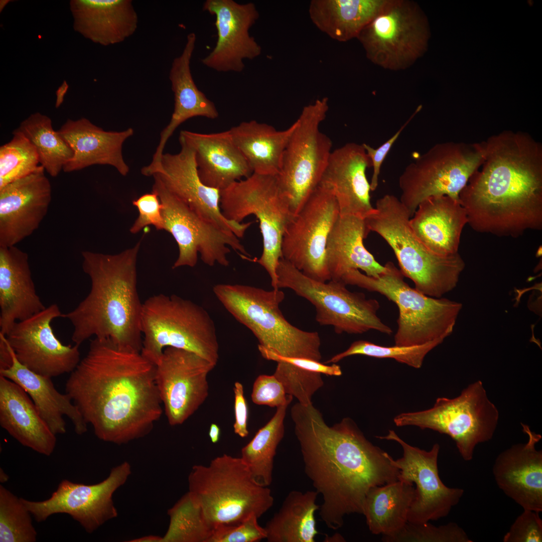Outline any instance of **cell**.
<instances>
[{
    "instance_id": "cell-1",
    "label": "cell",
    "mask_w": 542,
    "mask_h": 542,
    "mask_svg": "<svg viewBox=\"0 0 542 542\" xmlns=\"http://www.w3.org/2000/svg\"><path fill=\"white\" fill-rule=\"evenodd\" d=\"M305 472L323 503L322 520L336 530L344 517L362 514L366 496L375 486L398 480V470L390 456L373 445L350 418L328 426L312 403L291 408Z\"/></svg>"
},
{
    "instance_id": "cell-2",
    "label": "cell",
    "mask_w": 542,
    "mask_h": 542,
    "mask_svg": "<svg viewBox=\"0 0 542 542\" xmlns=\"http://www.w3.org/2000/svg\"><path fill=\"white\" fill-rule=\"evenodd\" d=\"M155 370L141 352L94 338L71 372L66 393L98 439L127 444L148 435L162 415Z\"/></svg>"
},
{
    "instance_id": "cell-3",
    "label": "cell",
    "mask_w": 542,
    "mask_h": 542,
    "mask_svg": "<svg viewBox=\"0 0 542 542\" xmlns=\"http://www.w3.org/2000/svg\"><path fill=\"white\" fill-rule=\"evenodd\" d=\"M483 163L459 194L475 231L516 237L542 228V146L504 130L484 141Z\"/></svg>"
},
{
    "instance_id": "cell-4",
    "label": "cell",
    "mask_w": 542,
    "mask_h": 542,
    "mask_svg": "<svg viewBox=\"0 0 542 542\" xmlns=\"http://www.w3.org/2000/svg\"><path fill=\"white\" fill-rule=\"evenodd\" d=\"M141 240L116 254L82 252L90 292L73 310L62 313L73 327L80 346L91 336L108 339L119 348L141 352L143 304L137 288V261Z\"/></svg>"
},
{
    "instance_id": "cell-5",
    "label": "cell",
    "mask_w": 542,
    "mask_h": 542,
    "mask_svg": "<svg viewBox=\"0 0 542 542\" xmlns=\"http://www.w3.org/2000/svg\"><path fill=\"white\" fill-rule=\"evenodd\" d=\"M411 218L399 199L386 194L377 199L365 221L369 230L379 234L391 247L401 272L413 282L415 289L442 298L457 286L464 261L458 252L443 256L429 250L412 230Z\"/></svg>"
},
{
    "instance_id": "cell-6",
    "label": "cell",
    "mask_w": 542,
    "mask_h": 542,
    "mask_svg": "<svg viewBox=\"0 0 542 542\" xmlns=\"http://www.w3.org/2000/svg\"><path fill=\"white\" fill-rule=\"evenodd\" d=\"M213 291L226 310L254 335L260 352L320 361L319 333L302 330L286 319L279 307L283 291L225 284L215 285Z\"/></svg>"
},
{
    "instance_id": "cell-7",
    "label": "cell",
    "mask_w": 542,
    "mask_h": 542,
    "mask_svg": "<svg viewBox=\"0 0 542 542\" xmlns=\"http://www.w3.org/2000/svg\"><path fill=\"white\" fill-rule=\"evenodd\" d=\"M384 265L385 270L377 277L350 269L341 281L346 285L378 293L396 304L398 316L395 345H419L450 336L463 305L425 295L404 281V276L393 262L388 261Z\"/></svg>"
},
{
    "instance_id": "cell-8",
    "label": "cell",
    "mask_w": 542,
    "mask_h": 542,
    "mask_svg": "<svg viewBox=\"0 0 542 542\" xmlns=\"http://www.w3.org/2000/svg\"><path fill=\"white\" fill-rule=\"evenodd\" d=\"M189 491L214 528L261 517L274 504L268 487L258 484L240 457L224 454L208 465H194L188 477Z\"/></svg>"
},
{
    "instance_id": "cell-9",
    "label": "cell",
    "mask_w": 542,
    "mask_h": 542,
    "mask_svg": "<svg viewBox=\"0 0 542 542\" xmlns=\"http://www.w3.org/2000/svg\"><path fill=\"white\" fill-rule=\"evenodd\" d=\"M141 354L155 365L165 348L194 352L216 365L219 344L214 323L207 311L193 302L163 294L143 303Z\"/></svg>"
},
{
    "instance_id": "cell-10",
    "label": "cell",
    "mask_w": 542,
    "mask_h": 542,
    "mask_svg": "<svg viewBox=\"0 0 542 542\" xmlns=\"http://www.w3.org/2000/svg\"><path fill=\"white\" fill-rule=\"evenodd\" d=\"M220 206L224 217L242 223L254 215L259 222L263 250L256 261L266 270L274 289H278L277 267L282 258V242L293 215L277 175L253 173L221 191Z\"/></svg>"
},
{
    "instance_id": "cell-11",
    "label": "cell",
    "mask_w": 542,
    "mask_h": 542,
    "mask_svg": "<svg viewBox=\"0 0 542 542\" xmlns=\"http://www.w3.org/2000/svg\"><path fill=\"white\" fill-rule=\"evenodd\" d=\"M483 142L438 143L417 156L398 179L400 201L412 217L419 204L432 196L459 194L485 159Z\"/></svg>"
},
{
    "instance_id": "cell-12",
    "label": "cell",
    "mask_w": 542,
    "mask_h": 542,
    "mask_svg": "<svg viewBox=\"0 0 542 542\" xmlns=\"http://www.w3.org/2000/svg\"><path fill=\"white\" fill-rule=\"evenodd\" d=\"M278 289L289 288L316 309V320L332 326L337 334H360L373 330L390 335L392 330L377 315L379 302L362 292H351L342 281L328 283L310 278L281 258L277 267Z\"/></svg>"
},
{
    "instance_id": "cell-13",
    "label": "cell",
    "mask_w": 542,
    "mask_h": 542,
    "mask_svg": "<svg viewBox=\"0 0 542 542\" xmlns=\"http://www.w3.org/2000/svg\"><path fill=\"white\" fill-rule=\"evenodd\" d=\"M499 413L488 398L482 382L469 384L453 398L439 397L432 408L403 413L393 419L396 426H415L450 436L462 458L473 457L476 446L491 440L495 432Z\"/></svg>"
},
{
    "instance_id": "cell-14",
    "label": "cell",
    "mask_w": 542,
    "mask_h": 542,
    "mask_svg": "<svg viewBox=\"0 0 542 542\" xmlns=\"http://www.w3.org/2000/svg\"><path fill=\"white\" fill-rule=\"evenodd\" d=\"M328 109L327 97L304 106L284 151L277 177L293 216L319 186L331 154L332 141L319 128Z\"/></svg>"
},
{
    "instance_id": "cell-15",
    "label": "cell",
    "mask_w": 542,
    "mask_h": 542,
    "mask_svg": "<svg viewBox=\"0 0 542 542\" xmlns=\"http://www.w3.org/2000/svg\"><path fill=\"white\" fill-rule=\"evenodd\" d=\"M428 22L417 3L385 0L357 37L373 63L393 71L411 66L427 50Z\"/></svg>"
},
{
    "instance_id": "cell-16",
    "label": "cell",
    "mask_w": 542,
    "mask_h": 542,
    "mask_svg": "<svg viewBox=\"0 0 542 542\" xmlns=\"http://www.w3.org/2000/svg\"><path fill=\"white\" fill-rule=\"evenodd\" d=\"M152 191L158 195L162 205L164 230L176 240L179 255L173 268L194 267L200 254L202 261L212 266L218 263L227 266L230 248L248 256L239 238L205 220L170 192L160 179L153 176Z\"/></svg>"
},
{
    "instance_id": "cell-17",
    "label": "cell",
    "mask_w": 542,
    "mask_h": 542,
    "mask_svg": "<svg viewBox=\"0 0 542 542\" xmlns=\"http://www.w3.org/2000/svg\"><path fill=\"white\" fill-rule=\"evenodd\" d=\"M339 216L334 195L319 185L288 223L282 242V258L310 278L322 282L331 280L326 244Z\"/></svg>"
},
{
    "instance_id": "cell-18",
    "label": "cell",
    "mask_w": 542,
    "mask_h": 542,
    "mask_svg": "<svg viewBox=\"0 0 542 542\" xmlns=\"http://www.w3.org/2000/svg\"><path fill=\"white\" fill-rule=\"evenodd\" d=\"M131 474L130 464L124 461L111 468L108 477L98 483L87 485L64 479L45 500L21 499L37 522L44 521L54 514L66 513L87 533H92L117 516L113 495Z\"/></svg>"
},
{
    "instance_id": "cell-19",
    "label": "cell",
    "mask_w": 542,
    "mask_h": 542,
    "mask_svg": "<svg viewBox=\"0 0 542 542\" xmlns=\"http://www.w3.org/2000/svg\"><path fill=\"white\" fill-rule=\"evenodd\" d=\"M376 437L395 441L402 448V457L396 460L391 457L390 461L398 470V480L416 484L408 522L425 523L447 516L459 503L464 491L448 487L441 481L438 468L439 445L435 444L430 451L422 450L406 443L393 430H389L385 436Z\"/></svg>"
},
{
    "instance_id": "cell-20",
    "label": "cell",
    "mask_w": 542,
    "mask_h": 542,
    "mask_svg": "<svg viewBox=\"0 0 542 542\" xmlns=\"http://www.w3.org/2000/svg\"><path fill=\"white\" fill-rule=\"evenodd\" d=\"M216 365L182 349H164L156 365L155 380L171 426L182 424L204 402L209 394L207 376Z\"/></svg>"
},
{
    "instance_id": "cell-21",
    "label": "cell",
    "mask_w": 542,
    "mask_h": 542,
    "mask_svg": "<svg viewBox=\"0 0 542 542\" xmlns=\"http://www.w3.org/2000/svg\"><path fill=\"white\" fill-rule=\"evenodd\" d=\"M62 314L52 304L17 322L5 335L17 360L36 373L52 378L71 373L80 361L79 346L62 344L53 331L51 323Z\"/></svg>"
},
{
    "instance_id": "cell-22",
    "label": "cell",
    "mask_w": 542,
    "mask_h": 542,
    "mask_svg": "<svg viewBox=\"0 0 542 542\" xmlns=\"http://www.w3.org/2000/svg\"><path fill=\"white\" fill-rule=\"evenodd\" d=\"M179 153L163 154L151 176L195 213L218 228L242 237L253 222L238 223L226 219L220 206L221 191L205 185L199 176L193 149L179 139Z\"/></svg>"
},
{
    "instance_id": "cell-23",
    "label": "cell",
    "mask_w": 542,
    "mask_h": 542,
    "mask_svg": "<svg viewBox=\"0 0 542 542\" xmlns=\"http://www.w3.org/2000/svg\"><path fill=\"white\" fill-rule=\"evenodd\" d=\"M203 10L215 16L217 40L202 63L219 72H241L244 59L252 60L261 52V47L249 33L259 18L255 6L233 0H207Z\"/></svg>"
},
{
    "instance_id": "cell-24",
    "label": "cell",
    "mask_w": 542,
    "mask_h": 542,
    "mask_svg": "<svg viewBox=\"0 0 542 542\" xmlns=\"http://www.w3.org/2000/svg\"><path fill=\"white\" fill-rule=\"evenodd\" d=\"M40 165L32 173L0 188V246H13L31 235L46 216L50 182Z\"/></svg>"
},
{
    "instance_id": "cell-25",
    "label": "cell",
    "mask_w": 542,
    "mask_h": 542,
    "mask_svg": "<svg viewBox=\"0 0 542 542\" xmlns=\"http://www.w3.org/2000/svg\"><path fill=\"white\" fill-rule=\"evenodd\" d=\"M528 440L501 452L493 466L499 488L523 509L542 511V452L536 449L540 434L521 424Z\"/></svg>"
},
{
    "instance_id": "cell-26",
    "label": "cell",
    "mask_w": 542,
    "mask_h": 542,
    "mask_svg": "<svg viewBox=\"0 0 542 542\" xmlns=\"http://www.w3.org/2000/svg\"><path fill=\"white\" fill-rule=\"evenodd\" d=\"M371 167L362 144L349 143L332 151L319 185L334 195L340 215H353L365 219L373 211L366 174Z\"/></svg>"
},
{
    "instance_id": "cell-27",
    "label": "cell",
    "mask_w": 542,
    "mask_h": 542,
    "mask_svg": "<svg viewBox=\"0 0 542 542\" xmlns=\"http://www.w3.org/2000/svg\"><path fill=\"white\" fill-rule=\"evenodd\" d=\"M179 139L194 150L199 176L209 187L222 191L253 173L229 130L211 133L184 130Z\"/></svg>"
},
{
    "instance_id": "cell-28",
    "label": "cell",
    "mask_w": 542,
    "mask_h": 542,
    "mask_svg": "<svg viewBox=\"0 0 542 542\" xmlns=\"http://www.w3.org/2000/svg\"><path fill=\"white\" fill-rule=\"evenodd\" d=\"M73 152L71 159L63 168L65 172L82 170L94 165L113 167L122 176L129 167L122 155L124 142L133 134V128L106 131L85 118L67 119L57 130Z\"/></svg>"
},
{
    "instance_id": "cell-29",
    "label": "cell",
    "mask_w": 542,
    "mask_h": 542,
    "mask_svg": "<svg viewBox=\"0 0 542 542\" xmlns=\"http://www.w3.org/2000/svg\"><path fill=\"white\" fill-rule=\"evenodd\" d=\"M37 295L28 254L16 246H0V333L45 309Z\"/></svg>"
},
{
    "instance_id": "cell-30",
    "label": "cell",
    "mask_w": 542,
    "mask_h": 542,
    "mask_svg": "<svg viewBox=\"0 0 542 542\" xmlns=\"http://www.w3.org/2000/svg\"><path fill=\"white\" fill-rule=\"evenodd\" d=\"M73 29L93 43L109 46L132 35L138 17L130 0H71Z\"/></svg>"
},
{
    "instance_id": "cell-31",
    "label": "cell",
    "mask_w": 542,
    "mask_h": 542,
    "mask_svg": "<svg viewBox=\"0 0 542 542\" xmlns=\"http://www.w3.org/2000/svg\"><path fill=\"white\" fill-rule=\"evenodd\" d=\"M410 223L416 236L429 250L447 256L458 252L468 218L460 201L447 195L435 196L419 204Z\"/></svg>"
},
{
    "instance_id": "cell-32",
    "label": "cell",
    "mask_w": 542,
    "mask_h": 542,
    "mask_svg": "<svg viewBox=\"0 0 542 542\" xmlns=\"http://www.w3.org/2000/svg\"><path fill=\"white\" fill-rule=\"evenodd\" d=\"M0 425L22 445L50 456L56 435L42 419L28 394L12 380L0 376Z\"/></svg>"
},
{
    "instance_id": "cell-33",
    "label": "cell",
    "mask_w": 542,
    "mask_h": 542,
    "mask_svg": "<svg viewBox=\"0 0 542 542\" xmlns=\"http://www.w3.org/2000/svg\"><path fill=\"white\" fill-rule=\"evenodd\" d=\"M13 362L6 369H0V376L15 382L28 394L40 415L55 435L66 432L64 416L72 422L74 431L81 435L87 431V424L77 407L67 394L59 392L51 377L30 370L16 358L12 350Z\"/></svg>"
},
{
    "instance_id": "cell-34",
    "label": "cell",
    "mask_w": 542,
    "mask_h": 542,
    "mask_svg": "<svg viewBox=\"0 0 542 542\" xmlns=\"http://www.w3.org/2000/svg\"><path fill=\"white\" fill-rule=\"evenodd\" d=\"M369 232L364 218L339 215L326 244V262L331 280L341 281L350 269H361L367 276L375 278L385 270L384 265L364 245L363 240Z\"/></svg>"
},
{
    "instance_id": "cell-35",
    "label": "cell",
    "mask_w": 542,
    "mask_h": 542,
    "mask_svg": "<svg viewBox=\"0 0 542 542\" xmlns=\"http://www.w3.org/2000/svg\"><path fill=\"white\" fill-rule=\"evenodd\" d=\"M196 40L194 33L189 34L183 51L174 58L169 73V79L174 95V108L169 124L162 131L160 140L153 155L159 161L166 144L175 129L190 118L203 116L214 119L218 116L215 105L196 85L190 70V61Z\"/></svg>"
},
{
    "instance_id": "cell-36",
    "label": "cell",
    "mask_w": 542,
    "mask_h": 542,
    "mask_svg": "<svg viewBox=\"0 0 542 542\" xmlns=\"http://www.w3.org/2000/svg\"><path fill=\"white\" fill-rule=\"evenodd\" d=\"M296 126L278 130L265 123L243 121L229 129L231 137L253 173L277 175L284 151Z\"/></svg>"
},
{
    "instance_id": "cell-37",
    "label": "cell",
    "mask_w": 542,
    "mask_h": 542,
    "mask_svg": "<svg viewBox=\"0 0 542 542\" xmlns=\"http://www.w3.org/2000/svg\"><path fill=\"white\" fill-rule=\"evenodd\" d=\"M385 0H312L309 14L312 23L332 39L341 42L357 38Z\"/></svg>"
},
{
    "instance_id": "cell-38",
    "label": "cell",
    "mask_w": 542,
    "mask_h": 542,
    "mask_svg": "<svg viewBox=\"0 0 542 542\" xmlns=\"http://www.w3.org/2000/svg\"><path fill=\"white\" fill-rule=\"evenodd\" d=\"M415 491L413 483L400 480L371 488L363 512L370 532L382 538L398 533L408 522Z\"/></svg>"
},
{
    "instance_id": "cell-39",
    "label": "cell",
    "mask_w": 542,
    "mask_h": 542,
    "mask_svg": "<svg viewBox=\"0 0 542 542\" xmlns=\"http://www.w3.org/2000/svg\"><path fill=\"white\" fill-rule=\"evenodd\" d=\"M316 491H290L264 528L268 542H315L318 533L315 513Z\"/></svg>"
},
{
    "instance_id": "cell-40",
    "label": "cell",
    "mask_w": 542,
    "mask_h": 542,
    "mask_svg": "<svg viewBox=\"0 0 542 542\" xmlns=\"http://www.w3.org/2000/svg\"><path fill=\"white\" fill-rule=\"evenodd\" d=\"M260 353L264 358L278 363L274 375L282 383L286 393L295 396L299 402L304 405L312 403V396L323 385L321 374L333 376L342 374L340 366L335 363L327 365L310 359Z\"/></svg>"
},
{
    "instance_id": "cell-41",
    "label": "cell",
    "mask_w": 542,
    "mask_h": 542,
    "mask_svg": "<svg viewBox=\"0 0 542 542\" xmlns=\"http://www.w3.org/2000/svg\"><path fill=\"white\" fill-rule=\"evenodd\" d=\"M289 404L277 408L274 417L241 449L240 458L255 481L263 486L268 487L273 480L274 457L284 436V421Z\"/></svg>"
},
{
    "instance_id": "cell-42",
    "label": "cell",
    "mask_w": 542,
    "mask_h": 542,
    "mask_svg": "<svg viewBox=\"0 0 542 542\" xmlns=\"http://www.w3.org/2000/svg\"><path fill=\"white\" fill-rule=\"evenodd\" d=\"M14 130L32 144L40 165L52 177L57 176L73 157L71 147L58 131L53 129L51 119L46 115L38 112L32 114Z\"/></svg>"
},
{
    "instance_id": "cell-43",
    "label": "cell",
    "mask_w": 542,
    "mask_h": 542,
    "mask_svg": "<svg viewBox=\"0 0 542 542\" xmlns=\"http://www.w3.org/2000/svg\"><path fill=\"white\" fill-rule=\"evenodd\" d=\"M170 518L162 542H208L214 527L188 491L168 510Z\"/></svg>"
},
{
    "instance_id": "cell-44",
    "label": "cell",
    "mask_w": 542,
    "mask_h": 542,
    "mask_svg": "<svg viewBox=\"0 0 542 542\" xmlns=\"http://www.w3.org/2000/svg\"><path fill=\"white\" fill-rule=\"evenodd\" d=\"M31 515L21 498L0 485L1 542L36 541Z\"/></svg>"
},
{
    "instance_id": "cell-45",
    "label": "cell",
    "mask_w": 542,
    "mask_h": 542,
    "mask_svg": "<svg viewBox=\"0 0 542 542\" xmlns=\"http://www.w3.org/2000/svg\"><path fill=\"white\" fill-rule=\"evenodd\" d=\"M444 340L438 339L414 346H383L365 340L353 342L345 351L336 354L325 362L335 363L351 355H362L377 358H392L416 368H420L427 354Z\"/></svg>"
},
{
    "instance_id": "cell-46",
    "label": "cell",
    "mask_w": 542,
    "mask_h": 542,
    "mask_svg": "<svg viewBox=\"0 0 542 542\" xmlns=\"http://www.w3.org/2000/svg\"><path fill=\"white\" fill-rule=\"evenodd\" d=\"M13 137L0 147V188L28 175L39 165V157L32 144L15 130Z\"/></svg>"
},
{
    "instance_id": "cell-47",
    "label": "cell",
    "mask_w": 542,
    "mask_h": 542,
    "mask_svg": "<svg viewBox=\"0 0 542 542\" xmlns=\"http://www.w3.org/2000/svg\"><path fill=\"white\" fill-rule=\"evenodd\" d=\"M386 542H472L464 530L454 522L439 526L429 522H408L394 535L382 538Z\"/></svg>"
},
{
    "instance_id": "cell-48",
    "label": "cell",
    "mask_w": 542,
    "mask_h": 542,
    "mask_svg": "<svg viewBox=\"0 0 542 542\" xmlns=\"http://www.w3.org/2000/svg\"><path fill=\"white\" fill-rule=\"evenodd\" d=\"M258 518L252 515L236 525H218L208 542H256L266 538V530L259 525Z\"/></svg>"
},
{
    "instance_id": "cell-49",
    "label": "cell",
    "mask_w": 542,
    "mask_h": 542,
    "mask_svg": "<svg viewBox=\"0 0 542 542\" xmlns=\"http://www.w3.org/2000/svg\"><path fill=\"white\" fill-rule=\"evenodd\" d=\"M255 404L278 408L290 403L293 396L287 394L282 383L273 374L260 375L254 382L251 395Z\"/></svg>"
},
{
    "instance_id": "cell-50",
    "label": "cell",
    "mask_w": 542,
    "mask_h": 542,
    "mask_svg": "<svg viewBox=\"0 0 542 542\" xmlns=\"http://www.w3.org/2000/svg\"><path fill=\"white\" fill-rule=\"evenodd\" d=\"M503 541H542V520L539 512L524 509L504 535Z\"/></svg>"
},
{
    "instance_id": "cell-51",
    "label": "cell",
    "mask_w": 542,
    "mask_h": 542,
    "mask_svg": "<svg viewBox=\"0 0 542 542\" xmlns=\"http://www.w3.org/2000/svg\"><path fill=\"white\" fill-rule=\"evenodd\" d=\"M132 204L138 209L139 216L130 228L131 233H137L151 225L157 230H164L162 205L156 193L143 194L134 200Z\"/></svg>"
},
{
    "instance_id": "cell-52",
    "label": "cell",
    "mask_w": 542,
    "mask_h": 542,
    "mask_svg": "<svg viewBox=\"0 0 542 542\" xmlns=\"http://www.w3.org/2000/svg\"><path fill=\"white\" fill-rule=\"evenodd\" d=\"M422 105L419 106L414 113L399 128V129L390 138L378 148L374 149L366 144H362L364 148L371 161V167L373 168V173L370 182L371 191L375 190L378 186V179L381 165L390 150L392 146L400 136L401 132L415 115L420 111Z\"/></svg>"
},
{
    "instance_id": "cell-53",
    "label": "cell",
    "mask_w": 542,
    "mask_h": 542,
    "mask_svg": "<svg viewBox=\"0 0 542 542\" xmlns=\"http://www.w3.org/2000/svg\"><path fill=\"white\" fill-rule=\"evenodd\" d=\"M233 390L235 416V422L233 425L234 432L240 437L245 438L249 434L247 429L248 410L247 402L244 396L242 384L239 382H235Z\"/></svg>"
},
{
    "instance_id": "cell-54",
    "label": "cell",
    "mask_w": 542,
    "mask_h": 542,
    "mask_svg": "<svg viewBox=\"0 0 542 542\" xmlns=\"http://www.w3.org/2000/svg\"><path fill=\"white\" fill-rule=\"evenodd\" d=\"M69 85L66 80H64L61 85L58 87L56 91V100L55 103V107L58 108L63 103L64 101V96L66 94Z\"/></svg>"
},
{
    "instance_id": "cell-55",
    "label": "cell",
    "mask_w": 542,
    "mask_h": 542,
    "mask_svg": "<svg viewBox=\"0 0 542 542\" xmlns=\"http://www.w3.org/2000/svg\"><path fill=\"white\" fill-rule=\"evenodd\" d=\"M208 434L211 442L213 444L217 443L220 436V429L218 426L212 424L210 426Z\"/></svg>"
},
{
    "instance_id": "cell-56",
    "label": "cell",
    "mask_w": 542,
    "mask_h": 542,
    "mask_svg": "<svg viewBox=\"0 0 542 542\" xmlns=\"http://www.w3.org/2000/svg\"><path fill=\"white\" fill-rule=\"evenodd\" d=\"M130 542H162V536L150 535L129 540Z\"/></svg>"
},
{
    "instance_id": "cell-57",
    "label": "cell",
    "mask_w": 542,
    "mask_h": 542,
    "mask_svg": "<svg viewBox=\"0 0 542 542\" xmlns=\"http://www.w3.org/2000/svg\"><path fill=\"white\" fill-rule=\"evenodd\" d=\"M326 541H345V539L339 533H336L334 535L330 536H326L325 538Z\"/></svg>"
},
{
    "instance_id": "cell-58",
    "label": "cell",
    "mask_w": 542,
    "mask_h": 542,
    "mask_svg": "<svg viewBox=\"0 0 542 542\" xmlns=\"http://www.w3.org/2000/svg\"><path fill=\"white\" fill-rule=\"evenodd\" d=\"M8 476L4 472L3 470L1 468L0 471V481L1 482L4 483L8 481Z\"/></svg>"
},
{
    "instance_id": "cell-59",
    "label": "cell",
    "mask_w": 542,
    "mask_h": 542,
    "mask_svg": "<svg viewBox=\"0 0 542 542\" xmlns=\"http://www.w3.org/2000/svg\"><path fill=\"white\" fill-rule=\"evenodd\" d=\"M10 2L9 0H1L0 1V12L3 10L5 6Z\"/></svg>"
}]
</instances>
